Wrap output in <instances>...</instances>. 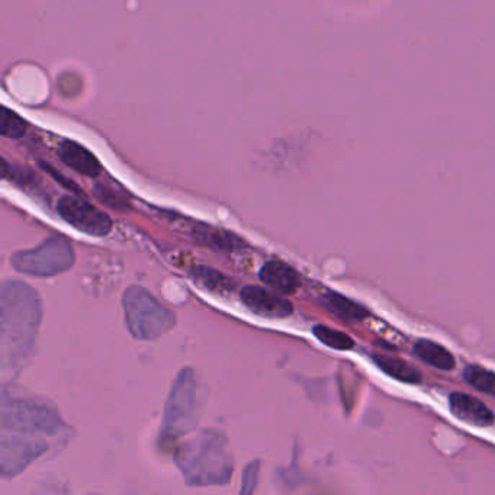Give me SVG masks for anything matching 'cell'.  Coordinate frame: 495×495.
<instances>
[{"label": "cell", "mask_w": 495, "mask_h": 495, "mask_svg": "<svg viewBox=\"0 0 495 495\" xmlns=\"http://www.w3.org/2000/svg\"><path fill=\"white\" fill-rule=\"evenodd\" d=\"M128 330L135 338L153 340L174 329L176 317L142 287H131L122 298Z\"/></svg>", "instance_id": "1"}, {"label": "cell", "mask_w": 495, "mask_h": 495, "mask_svg": "<svg viewBox=\"0 0 495 495\" xmlns=\"http://www.w3.org/2000/svg\"><path fill=\"white\" fill-rule=\"evenodd\" d=\"M13 268L32 276H54L69 271L75 264L73 248L64 237L55 236L40 246L20 250L11 257Z\"/></svg>", "instance_id": "2"}, {"label": "cell", "mask_w": 495, "mask_h": 495, "mask_svg": "<svg viewBox=\"0 0 495 495\" xmlns=\"http://www.w3.org/2000/svg\"><path fill=\"white\" fill-rule=\"evenodd\" d=\"M197 393L192 370L185 369L177 377L166 409L165 430L167 434L179 436L189 432L197 421Z\"/></svg>", "instance_id": "3"}, {"label": "cell", "mask_w": 495, "mask_h": 495, "mask_svg": "<svg viewBox=\"0 0 495 495\" xmlns=\"http://www.w3.org/2000/svg\"><path fill=\"white\" fill-rule=\"evenodd\" d=\"M57 211L68 224L89 236L103 237L112 231L110 216L82 198H61Z\"/></svg>", "instance_id": "4"}, {"label": "cell", "mask_w": 495, "mask_h": 495, "mask_svg": "<svg viewBox=\"0 0 495 495\" xmlns=\"http://www.w3.org/2000/svg\"><path fill=\"white\" fill-rule=\"evenodd\" d=\"M241 301L248 310L264 319H287L294 312L292 304L280 294L255 285L243 288Z\"/></svg>", "instance_id": "5"}, {"label": "cell", "mask_w": 495, "mask_h": 495, "mask_svg": "<svg viewBox=\"0 0 495 495\" xmlns=\"http://www.w3.org/2000/svg\"><path fill=\"white\" fill-rule=\"evenodd\" d=\"M449 407L453 416L459 420L476 426V427H488L494 423V414L487 405L481 402L478 398L468 394L452 393L449 395Z\"/></svg>", "instance_id": "6"}, {"label": "cell", "mask_w": 495, "mask_h": 495, "mask_svg": "<svg viewBox=\"0 0 495 495\" xmlns=\"http://www.w3.org/2000/svg\"><path fill=\"white\" fill-rule=\"evenodd\" d=\"M57 154L64 165L82 176L96 177L102 172V166L96 156H93L86 147L73 140H63L60 142Z\"/></svg>", "instance_id": "7"}, {"label": "cell", "mask_w": 495, "mask_h": 495, "mask_svg": "<svg viewBox=\"0 0 495 495\" xmlns=\"http://www.w3.org/2000/svg\"><path fill=\"white\" fill-rule=\"evenodd\" d=\"M260 280L273 291L282 295L294 294L301 285L298 272L289 264L272 260L260 269Z\"/></svg>", "instance_id": "8"}, {"label": "cell", "mask_w": 495, "mask_h": 495, "mask_svg": "<svg viewBox=\"0 0 495 495\" xmlns=\"http://www.w3.org/2000/svg\"><path fill=\"white\" fill-rule=\"evenodd\" d=\"M191 236L195 243L201 244L204 248H213L216 252H232L244 248V241L240 237L223 228L198 224L191 228Z\"/></svg>", "instance_id": "9"}, {"label": "cell", "mask_w": 495, "mask_h": 495, "mask_svg": "<svg viewBox=\"0 0 495 495\" xmlns=\"http://www.w3.org/2000/svg\"><path fill=\"white\" fill-rule=\"evenodd\" d=\"M322 307L330 311L331 314H335L337 319L343 321H361L366 319L369 312L366 308L361 307L358 303H354L352 299L335 291H327L320 296Z\"/></svg>", "instance_id": "10"}, {"label": "cell", "mask_w": 495, "mask_h": 495, "mask_svg": "<svg viewBox=\"0 0 495 495\" xmlns=\"http://www.w3.org/2000/svg\"><path fill=\"white\" fill-rule=\"evenodd\" d=\"M414 353L420 361L441 370H452L455 368V358L446 347L433 340H418L414 345Z\"/></svg>", "instance_id": "11"}, {"label": "cell", "mask_w": 495, "mask_h": 495, "mask_svg": "<svg viewBox=\"0 0 495 495\" xmlns=\"http://www.w3.org/2000/svg\"><path fill=\"white\" fill-rule=\"evenodd\" d=\"M372 361L377 363V368L388 375V377L397 379V381L407 382V384H420V370H417L414 366L409 365L402 359L393 358L386 354H374Z\"/></svg>", "instance_id": "12"}, {"label": "cell", "mask_w": 495, "mask_h": 495, "mask_svg": "<svg viewBox=\"0 0 495 495\" xmlns=\"http://www.w3.org/2000/svg\"><path fill=\"white\" fill-rule=\"evenodd\" d=\"M191 276L193 280L201 283L205 288H208L209 291L220 292L225 294L234 289V282L230 278L215 271V269L208 268V266H195L191 271Z\"/></svg>", "instance_id": "13"}, {"label": "cell", "mask_w": 495, "mask_h": 495, "mask_svg": "<svg viewBox=\"0 0 495 495\" xmlns=\"http://www.w3.org/2000/svg\"><path fill=\"white\" fill-rule=\"evenodd\" d=\"M464 379L472 388L495 397V372L478 365H471L464 370Z\"/></svg>", "instance_id": "14"}, {"label": "cell", "mask_w": 495, "mask_h": 495, "mask_svg": "<svg viewBox=\"0 0 495 495\" xmlns=\"http://www.w3.org/2000/svg\"><path fill=\"white\" fill-rule=\"evenodd\" d=\"M312 335L319 338L322 345L331 347L335 350H352L354 347L353 338L347 336L346 333L335 330L327 326H315L312 329Z\"/></svg>", "instance_id": "15"}, {"label": "cell", "mask_w": 495, "mask_h": 495, "mask_svg": "<svg viewBox=\"0 0 495 495\" xmlns=\"http://www.w3.org/2000/svg\"><path fill=\"white\" fill-rule=\"evenodd\" d=\"M28 124L15 110L8 107H2V117H0V134L11 140H20L27 134Z\"/></svg>", "instance_id": "16"}, {"label": "cell", "mask_w": 495, "mask_h": 495, "mask_svg": "<svg viewBox=\"0 0 495 495\" xmlns=\"http://www.w3.org/2000/svg\"><path fill=\"white\" fill-rule=\"evenodd\" d=\"M94 195L98 197L99 201L110 205L112 208L121 209V211H126L128 208V202L124 198L119 197L118 193H115V191L108 188V186L96 185Z\"/></svg>", "instance_id": "17"}, {"label": "cell", "mask_w": 495, "mask_h": 495, "mask_svg": "<svg viewBox=\"0 0 495 495\" xmlns=\"http://www.w3.org/2000/svg\"><path fill=\"white\" fill-rule=\"evenodd\" d=\"M257 471H259V462H253L252 465H248V469L244 472V475H246L244 485H255Z\"/></svg>", "instance_id": "18"}]
</instances>
